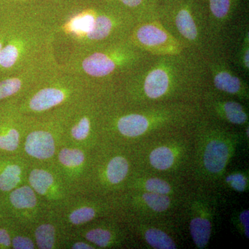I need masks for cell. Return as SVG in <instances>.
<instances>
[{"instance_id": "5b68a950", "label": "cell", "mask_w": 249, "mask_h": 249, "mask_svg": "<svg viewBox=\"0 0 249 249\" xmlns=\"http://www.w3.org/2000/svg\"><path fill=\"white\" fill-rule=\"evenodd\" d=\"M89 83L65 70L61 65L28 91L27 109L41 113L58 107Z\"/></svg>"}, {"instance_id": "52a82bcc", "label": "cell", "mask_w": 249, "mask_h": 249, "mask_svg": "<svg viewBox=\"0 0 249 249\" xmlns=\"http://www.w3.org/2000/svg\"><path fill=\"white\" fill-rule=\"evenodd\" d=\"M59 66L53 47L21 71L0 78V102L27 93Z\"/></svg>"}, {"instance_id": "f1b7e54d", "label": "cell", "mask_w": 249, "mask_h": 249, "mask_svg": "<svg viewBox=\"0 0 249 249\" xmlns=\"http://www.w3.org/2000/svg\"><path fill=\"white\" fill-rule=\"evenodd\" d=\"M145 188L150 193L162 195L168 194L171 191L168 183L158 178H152L147 180L145 183Z\"/></svg>"}, {"instance_id": "e575fe53", "label": "cell", "mask_w": 249, "mask_h": 249, "mask_svg": "<svg viewBox=\"0 0 249 249\" xmlns=\"http://www.w3.org/2000/svg\"><path fill=\"white\" fill-rule=\"evenodd\" d=\"M249 211H245L240 214L241 222L243 224L245 227V234L247 238H249Z\"/></svg>"}, {"instance_id": "4316f807", "label": "cell", "mask_w": 249, "mask_h": 249, "mask_svg": "<svg viewBox=\"0 0 249 249\" xmlns=\"http://www.w3.org/2000/svg\"><path fill=\"white\" fill-rule=\"evenodd\" d=\"M90 131V120L87 116L80 118L71 128V134L76 140H83L88 137Z\"/></svg>"}, {"instance_id": "d6986e66", "label": "cell", "mask_w": 249, "mask_h": 249, "mask_svg": "<svg viewBox=\"0 0 249 249\" xmlns=\"http://www.w3.org/2000/svg\"><path fill=\"white\" fill-rule=\"evenodd\" d=\"M235 52V63L246 74L249 71V31L245 30L241 34V42Z\"/></svg>"}, {"instance_id": "9a60e30c", "label": "cell", "mask_w": 249, "mask_h": 249, "mask_svg": "<svg viewBox=\"0 0 249 249\" xmlns=\"http://www.w3.org/2000/svg\"><path fill=\"white\" fill-rule=\"evenodd\" d=\"M21 169L19 165L8 163L0 166V192L12 191L20 181Z\"/></svg>"}, {"instance_id": "5bb4252c", "label": "cell", "mask_w": 249, "mask_h": 249, "mask_svg": "<svg viewBox=\"0 0 249 249\" xmlns=\"http://www.w3.org/2000/svg\"><path fill=\"white\" fill-rule=\"evenodd\" d=\"M190 230L196 247L203 249L207 245L211 233V224L203 218H196L191 221Z\"/></svg>"}, {"instance_id": "ac0fdd59", "label": "cell", "mask_w": 249, "mask_h": 249, "mask_svg": "<svg viewBox=\"0 0 249 249\" xmlns=\"http://www.w3.org/2000/svg\"><path fill=\"white\" fill-rule=\"evenodd\" d=\"M128 163L124 157H116L107 166V178L111 183H118L124 179L128 172Z\"/></svg>"}, {"instance_id": "8d00e7d4", "label": "cell", "mask_w": 249, "mask_h": 249, "mask_svg": "<svg viewBox=\"0 0 249 249\" xmlns=\"http://www.w3.org/2000/svg\"><path fill=\"white\" fill-rule=\"evenodd\" d=\"M7 2H24V1H28V0H2Z\"/></svg>"}, {"instance_id": "1f68e13d", "label": "cell", "mask_w": 249, "mask_h": 249, "mask_svg": "<svg viewBox=\"0 0 249 249\" xmlns=\"http://www.w3.org/2000/svg\"><path fill=\"white\" fill-rule=\"evenodd\" d=\"M227 181L230 183L231 186L237 191L243 192L245 191L247 181L243 175L240 174L230 175L227 178Z\"/></svg>"}, {"instance_id": "6da1fadb", "label": "cell", "mask_w": 249, "mask_h": 249, "mask_svg": "<svg viewBox=\"0 0 249 249\" xmlns=\"http://www.w3.org/2000/svg\"><path fill=\"white\" fill-rule=\"evenodd\" d=\"M157 58L145 66L135 67L127 79L132 88L149 99H160L172 90L196 86L207 80L208 72L201 54L184 52Z\"/></svg>"}, {"instance_id": "2e32d148", "label": "cell", "mask_w": 249, "mask_h": 249, "mask_svg": "<svg viewBox=\"0 0 249 249\" xmlns=\"http://www.w3.org/2000/svg\"><path fill=\"white\" fill-rule=\"evenodd\" d=\"M9 201L16 209H29L36 205L35 193L28 186L17 188L10 193Z\"/></svg>"}, {"instance_id": "8fae6325", "label": "cell", "mask_w": 249, "mask_h": 249, "mask_svg": "<svg viewBox=\"0 0 249 249\" xmlns=\"http://www.w3.org/2000/svg\"><path fill=\"white\" fill-rule=\"evenodd\" d=\"M25 150L29 155L35 158H50L55 152L53 136L47 131H34L28 135Z\"/></svg>"}, {"instance_id": "30bf717a", "label": "cell", "mask_w": 249, "mask_h": 249, "mask_svg": "<svg viewBox=\"0 0 249 249\" xmlns=\"http://www.w3.org/2000/svg\"><path fill=\"white\" fill-rule=\"evenodd\" d=\"M161 0H104V2L130 14L137 22L157 18Z\"/></svg>"}, {"instance_id": "d4e9b609", "label": "cell", "mask_w": 249, "mask_h": 249, "mask_svg": "<svg viewBox=\"0 0 249 249\" xmlns=\"http://www.w3.org/2000/svg\"><path fill=\"white\" fill-rule=\"evenodd\" d=\"M59 160L62 164L67 167H75L84 161L85 156L79 150L65 148L59 154Z\"/></svg>"}, {"instance_id": "8992f818", "label": "cell", "mask_w": 249, "mask_h": 249, "mask_svg": "<svg viewBox=\"0 0 249 249\" xmlns=\"http://www.w3.org/2000/svg\"><path fill=\"white\" fill-rule=\"evenodd\" d=\"M127 41L134 48L154 56L178 55L186 52L181 42L163 27L158 17L137 22Z\"/></svg>"}, {"instance_id": "7402d4cb", "label": "cell", "mask_w": 249, "mask_h": 249, "mask_svg": "<svg viewBox=\"0 0 249 249\" xmlns=\"http://www.w3.org/2000/svg\"><path fill=\"white\" fill-rule=\"evenodd\" d=\"M145 239L149 245L155 249H176L175 242L169 236L158 229H150L147 231L145 232Z\"/></svg>"}, {"instance_id": "44dd1931", "label": "cell", "mask_w": 249, "mask_h": 249, "mask_svg": "<svg viewBox=\"0 0 249 249\" xmlns=\"http://www.w3.org/2000/svg\"><path fill=\"white\" fill-rule=\"evenodd\" d=\"M53 178L50 173L43 170L36 169L31 172L29 182L39 194H45L49 187L53 183Z\"/></svg>"}, {"instance_id": "4fadbf2b", "label": "cell", "mask_w": 249, "mask_h": 249, "mask_svg": "<svg viewBox=\"0 0 249 249\" xmlns=\"http://www.w3.org/2000/svg\"><path fill=\"white\" fill-rule=\"evenodd\" d=\"M118 129L121 134L129 137L142 135L148 129L147 117L142 114H131L121 117L118 121Z\"/></svg>"}, {"instance_id": "ba28073f", "label": "cell", "mask_w": 249, "mask_h": 249, "mask_svg": "<svg viewBox=\"0 0 249 249\" xmlns=\"http://www.w3.org/2000/svg\"><path fill=\"white\" fill-rule=\"evenodd\" d=\"M201 55L216 89L229 94H247V83L245 80L231 68L224 54L219 53V49L211 45Z\"/></svg>"}, {"instance_id": "e0dca14e", "label": "cell", "mask_w": 249, "mask_h": 249, "mask_svg": "<svg viewBox=\"0 0 249 249\" xmlns=\"http://www.w3.org/2000/svg\"><path fill=\"white\" fill-rule=\"evenodd\" d=\"M224 116L232 124H242L247 122L248 115L243 106L235 101H227L222 104Z\"/></svg>"}, {"instance_id": "7c38bea8", "label": "cell", "mask_w": 249, "mask_h": 249, "mask_svg": "<svg viewBox=\"0 0 249 249\" xmlns=\"http://www.w3.org/2000/svg\"><path fill=\"white\" fill-rule=\"evenodd\" d=\"M229 158V148L219 141L210 142L205 150L204 161L206 169L213 173L222 171Z\"/></svg>"}, {"instance_id": "74e56055", "label": "cell", "mask_w": 249, "mask_h": 249, "mask_svg": "<svg viewBox=\"0 0 249 249\" xmlns=\"http://www.w3.org/2000/svg\"><path fill=\"white\" fill-rule=\"evenodd\" d=\"M4 14H0V17H1V16H2L3 15H4Z\"/></svg>"}, {"instance_id": "7a4b0ae2", "label": "cell", "mask_w": 249, "mask_h": 249, "mask_svg": "<svg viewBox=\"0 0 249 249\" xmlns=\"http://www.w3.org/2000/svg\"><path fill=\"white\" fill-rule=\"evenodd\" d=\"M55 27L11 14L7 37L0 55V78L21 71L53 47Z\"/></svg>"}, {"instance_id": "3957f363", "label": "cell", "mask_w": 249, "mask_h": 249, "mask_svg": "<svg viewBox=\"0 0 249 249\" xmlns=\"http://www.w3.org/2000/svg\"><path fill=\"white\" fill-rule=\"evenodd\" d=\"M145 55L126 40L93 48L73 49L61 65L90 84L128 73L142 63Z\"/></svg>"}, {"instance_id": "4dcf8cb0", "label": "cell", "mask_w": 249, "mask_h": 249, "mask_svg": "<svg viewBox=\"0 0 249 249\" xmlns=\"http://www.w3.org/2000/svg\"><path fill=\"white\" fill-rule=\"evenodd\" d=\"M11 14H4L0 17V55L9 33Z\"/></svg>"}, {"instance_id": "f546056e", "label": "cell", "mask_w": 249, "mask_h": 249, "mask_svg": "<svg viewBox=\"0 0 249 249\" xmlns=\"http://www.w3.org/2000/svg\"><path fill=\"white\" fill-rule=\"evenodd\" d=\"M94 215V211L91 208H82L72 213L70 215V220L73 224H83L91 220Z\"/></svg>"}, {"instance_id": "9c48e42d", "label": "cell", "mask_w": 249, "mask_h": 249, "mask_svg": "<svg viewBox=\"0 0 249 249\" xmlns=\"http://www.w3.org/2000/svg\"><path fill=\"white\" fill-rule=\"evenodd\" d=\"M207 17L212 45L218 43L221 34L240 9L242 0H201Z\"/></svg>"}, {"instance_id": "484cf974", "label": "cell", "mask_w": 249, "mask_h": 249, "mask_svg": "<svg viewBox=\"0 0 249 249\" xmlns=\"http://www.w3.org/2000/svg\"><path fill=\"white\" fill-rule=\"evenodd\" d=\"M19 142V132L16 127L11 129L7 135L0 137V151L14 152Z\"/></svg>"}, {"instance_id": "83f0119b", "label": "cell", "mask_w": 249, "mask_h": 249, "mask_svg": "<svg viewBox=\"0 0 249 249\" xmlns=\"http://www.w3.org/2000/svg\"><path fill=\"white\" fill-rule=\"evenodd\" d=\"M86 238L90 242L101 247H107L111 239L110 232L103 229L90 231L86 235Z\"/></svg>"}, {"instance_id": "cb8c5ba5", "label": "cell", "mask_w": 249, "mask_h": 249, "mask_svg": "<svg viewBox=\"0 0 249 249\" xmlns=\"http://www.w3.org/2000/svg\"><path fill=\"white\" fill-rule=\"evenodd\" d=\"M142 198L147 206L157 212H163L169 208L170 198L165 195L155 193H145Z\"/></svg>"}, {"instance_id": "d6a6232c", "label": "cell", "mask_w": 249, "mask_h": 249, "mask_svg": "<svg viewBox=\"0 0 249 249\" xmlns=\"http://www.w3.org/2000/svg\"><path fill=\"white\" fill-rule=\"evenodd\" d=\"M13 247L16 249H32L34 245L30 239L18 236L13 240Z\"/></svg>"}, {"instance_id": "277c9868", "label": "cell", "mask_w": 249, "mask_h": 249, "mask_svg": "<svg viewBox=\"0 0 249 249\" xmlns=\"http://www.w3.org/2000/svg\"><path fill=\"white\" fill-rule=\"evenodd\" d=\"M157 17L185 50L201 55L212 45L201 0H161Z\"/></svg>"}, {"instance_id": "ffe728a7", "label": "cell", "mask_w": 249, "mask_h": 249, "mask_svg": "<svg viewBox=\"0 0 249 249\" xmlns=\"http://www.w3.org/2000/svg\"><path fill=\"white\" fill-rule=\"evenodd\" d=\"M150 160L152 166L156 169L167 170L173 164L174 155L168 147H158L150 154Z\"/></svg>"}, {"instance_id": "836d02e7", "label": "cell", "mask_w": 249, "mask_h": 249, "mask_svg": "<svg viewBox=\"0 0 249 249\" xmlns=\"http://www.w3.org/2000/svg\"><path fill=\"white\" fill-rule=\"evenodd\" d=\"M11 245V237L7 231L0 229V247H9Z\"/></svg>"}, {"instance_id": "d590c367", "label": "cell", "mask_w": 249, "mask_h": 249, "mask_svg": "<svg viewBox=\"0 0 249 249\" xmlns=\"http://www.w3.org/2000/svg\"><path fill=\"white\" fill-rule=\"evenodd\" d=\"M73 249H93L92 247H90L89 245L87 244L83 243V242H78L73 246Z\"/></svg>"}, {"instance_id": "603a6c76", "label": "cell", "mask_w": 249, "mask_h": 249, "mask_svg": "<svg viewBox=\"0 0 249 249\" xmlns=\"http://www.w3.org/2000/svg\"><path fill=\"white\" fill-rule=\"evenodd\" d=\"M36 237L39 248H53L55 242V229L50 224H43L36 231Z\"/></svg>"}]
</instances>
